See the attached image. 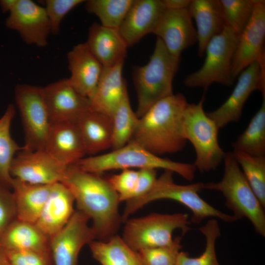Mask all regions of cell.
<instances>
[{
    "label": "cell",
    "instance_id": "6da1fadb",
    "mask_svg": "<svg viewBox=\"0 0 265 265\" xmlns=\"http://www.w3.org/2000/svg\"><path fill=\"white\" fill-rule=\"evenodd\" d=\"M62 183L74 196L77 210L92 220L98 240L105 241L116 235L123 222L118 210V194L100 174L68 166Z\"/></svg>",
    "mask_w": 265,
    "mask_h": 265
},
{
    "label": "cell",
    "instance_id": "7a4b0ae2",
    "mask_svg": "<svg viewBox=\"0 0 265 265\" xmlns=\"http://www.w3.org/2000/svg\"><path fill=\"white\" fill-rule=\"evenodd\" d=\"M188 104L181 93L156 102L139 118L129 142L159 156L181 151L187 141L183 124Z\"/></svg>",
    "mask_w": 265,
    "mask_h": 265
},
{
    "label": "cell",
    "instance_id": "3957f363",
    "mask_svg": "<svg viewBox=\"0 0 265 265\" xmlns=\"http://www.w3.org/2000/svg\"><path fill=\"white\" fill-rule=\"evenodd\" d=\"M173 174L171 171L164 170L146 193L126 201L122 215L123 222L146 204L161 199L174 200L188 208L192 212L191 221L194 224H200L203 219L208 217L218 218L227 223L238 220L233 215L225 213L215 208L199 196L198 193L204 189V183L179 185L174 182Z\"/></svg>",
    "mask_w": 265,
    "mask_h": 265
},
{
    "label": "cell",
    "instance_id": "277c9868",
    "mask_svg": "<svg viewBox=\"0 0 265 265\" xmlns=\"http://www.w3.org/2000/svg\"><path fill=\"white\" fill-rule=\"evenodd\" d=\"M179 62L180 59L172 56L157 38L149 62L133 68L132 78L138 101L135 113L139 118L156 102L173 94V81Z\"/></svg>",
    "mask_w": 265,
    "mask_h": 265
},
{
    "label": "cell",
    "instance_id": "5b68a950",
    "mask_svg": "<svg viewBox=\"0 0 265 265\" xmlns=\"http://www.w3.org/2000/svg\"><path fill=\"white\" fill-rule=\"evenodd\" d=\"M74 165L83 171L99 174L114 169H162L177 173L188 181L193 180L196 170L193 164L161 158L132 142L109 153L83 158Z\"/></svg>",
    "mask_w": 265,
    "mask_h": 265
},
{
    "label": "cell",
    "instance_id": "8992f818",
    "mask_svg": "<svg viewBox=\"0 0 265 265\" xmlns=\"http://www.w3.org/2000/svg\"><path fill=\"white\" fill-rule=\"evenodd\" d=\"M224 173L218 182L204 184V189L218 191L225 205L237 219L247 218L259 235L265 237V208L261 205L243 175L232 152L226 153Z\"/></svg>",
    "mask_w": 265,
    "mask_h": 265
},
{
    "label": "cell",
    "instance_id": "52a82bcc",
    "mask_svg": "<svg viewBox=\"0 0 265 265\" xmlns=\"http://www.w3.org/2000/svg\"><path fill=\"white\" fill-rule=\"evenodd\" d=\"M204 97L197 103L188 104L183 119V133L193 146L196 158L193 163L201 172L215 170L226 153L218 140L219 128L204 109Z\"/></svg>",
    "mask_w": 265,
    "mask_h": 265
},
{
    "label": "cell",
    "instance_id": "ba28073f",
    "mask_svg": "<svg viewBox=\"0 0 265 265\" xmlns=\"http://www.w3.org/2000/svg\"><path fill=\"white\" fill-rule=\"evenodd\" d=\"M122 239L133 250L173 244V233L180 229L183 234L190 230L187 214L153 213L125 221Z\"/></svg>",
    "mask_w": 265,
    "mask_h": 265
},
{
    "label": "cell",
    "instance_id": "9c48e42d",
    "mask_svg": "<svg viewBox=\"0 0 265 265\" xmlns=\"http://www.w3.org/2000/svg\"><path fill=\"white\" fill-rule=\"evenodd\" d=\"M238 38V35L226 26L209 41L205 49L203 65L185 79V85L204 89L213 83L227 86L232 85L234 81L232 75V62Z\"/></svg>",
    "mask_w": 265,
    "mask_h": 265
},
{
    "label": "cell",
    "instance_id": "30bf717a",
    "mask_svg": "<svg viewBox=\"0 0 265 265\" xmlns=\"http://www.w3.org/2000/svg\"><path fill=\"white\" fill-rule=\"evenodd\" d=\"M24 133L22 150L33 151L45 149L52 126L43 87L18 84L14 91Z\"/></svg>",
    "mask_w": 265,
    "mask_h": 265
},
{
    "label": "cell",
    "instance_id": "8fae6325",
    "mask_svg": "<svg viewBox=\"0 0 265 265\" xmlns=\"http://www.w3.org/2000/svg\"><path fill=\"white\" fill-rule=\"evenodd\" d=\"M265 65L254 62L238 76L237 83L225 102L215 110L207 112L219 129L240 119L243 106L252 92L259 90L265 97Z\"/></svg>",
    "mask_w": 265,
    "mask_h": 265
},
{
    "label": "cell",
    "instance_id": "7c38bea8",
    "mask_svg": "<svg viewBox=\"0 0 265 265\" xmlns=\"http://www.w3.org/2000/svg\"><path fill=\"white\" fill-rule=\"evenodd\" d=\"M89 218L75 210L66 225L50 238V249L54 265H78L82 248L96 238L88 225Z\"/></svg>",
    "mask_w": 265,
    "mask_h": 265
},
{
    "label": "cell",
    "instance_id": "4fadbf2b",
    "mask_svg": "<svg viewBox=\"0 0 265 265\" xmlns=\"http://www.w3.org/2000/svg\"><path fill=\"white\" fill-rule=\"evenodd\" d=\"M265 1L256 0L252 16L238 36L232 62L234 80L251 64H265Z\"/></svg>",
    "mask_w": 265,
    "mask_h": 265
},
{
    "label": "cell",
    "instance_id": "5bb4252c",
    "mask_svg": "<svg viewBox=\"0 0 265 265\" xmlns=\"http://www.w3.org/2000/svg\"><path fill=\"white\" fill-rule=\"evenodd\" d=\"M67 167L58 162L45 149L21 150L14 157L10 172L13 178L25 182L52 185L61 182Z\"/></svg>",
    "mask_w": 265,
    "mask_h": 265
},
{
    "label": "cell",
    "instance_id": "9a60e30c",
    "mask_svg": "<svg viewBox=\"0 0 265 265\" xmlns=\"http://www.w3.org/2000/svg\"><path fill=\"white\" fill-rule=\"evenodd\" d=\"M5 20L6 26L17 31L27 44L44 47L51 33L45 7L31 0H17Z\"/></svg>",
    "mask_w": 265,
    "mask_h": 265
},
{
    "label": "cell",
    "instance_id": "2e32d148",
    "mask_svg": "<svg viewBox=\"0 0 265 265\" xmlns=\"http://www.w3.org/2000/svg\"><path fill=\"white\" fill-rule=\"evenodd\" d=\"M44 98L52 124L76 121L90 109V101L77 91L68 79L43 87Z\"/></svg>",
    "mask_w": 265,
    "mask_h": 265
},
{
    "label": "cell",
    "instance_id": "e0dca14e",
    "mask_svg": "<svg viewBox=\"0 0 265 265\" xmlns=\"http://www.w3.org/2000/svg\"><path fill=\"white\" fill-rule=\"evenodd\" d=\"M192 19L187 8H165L153 32L176 58L180 59L184 50L197 42Z\"/></svg>",
    "mask_w": 265,
    "mask_h": 265
},
{
    "label": "cell",
    "instance_id": "ac0fdd59",
    "mask_svg": "<svg viewBox=\"0 0 265 265\" xmlns=\"http://www.w3.org/2000/svg\"><path fill=\"white\" fill-rule=\"evenodd\" d=\"M165 9L161 0H134L118 29L128 47L153 33Z\"/></svg>",
    "mask_w": 265,
    "mask_h": 265
},
{
    "label": "cell",
    "instance_id": "d6986e66",
    "mask_svg": "<svg viewBox=\"0 0 265 265\" xmlns=\"http://www.w3.org/2000/svg\"><path fill=\"white\" fill-rule=\"evenodd\" d=\"M72 86L89 100L93 97L101 76L103 66L89 50L86 44L74 46L67 54Z\"/></svg>",
    "mask_w": 265,
    "mask_h": 265
},
{
    "label": "cell",
    "instance_id": "ffe728a7",
    "mask_svg": "<svg viewBox=\"0 0 265 265\" xmlns=\"http://www.w3.org/2000/svg\"><path fill=\"white\" fill-rule=\"evenodd\" d=\"M45 150L67 167L84 158L86 153L76 122L52 124Z\"/></svg>",
    "mask_w": 265,
    "mask_h": 265
},
{
    "label": "cell",
    "instance_id": "44dd1931",
    "mask_svg": "<svg viewBox=\"0 0 265 265\" xmlns=\"http://www.w3.org/2000/svg\"><path fill=\"white\" fill-rule=\"evenodd\" d=\"M75 199L68 188L60 182L52 185L49 196L36 224L50 238L68 223L75 210Z\"/></svg>",
    "mask_w": 265,
    "mask_h": 265
},
{
    "label": "cell",
    "instance_id": "7402d4cb",
    "mask_svg": "<svg viewBox=\"0 0 265 265\" xmlns=\"http://www.w3.org/2000/svg\"><path fill=\"white\" fill-rule=\"evenodd\" d=\"M85 43L103 67H112L124 62L128 47L118 29L94 23L89 27Z\"/></svg>",
    "mask_w": 265,
    "mask_h": 265
},
{
    "label": "cell",
    "instance_id": "603a6c76",
    "mask_svg": "<svg viewBox=\"0 0 265 265\" xmlns=\"http://www.w3.org/2000/svg\"><path fill=\"white\" fill-rule=\"evenodd\" d=\"M124 63L104 67L95 92L90 100V109L111 118L117 106L128 93L122 75Z\"/></svg>",
    "mask_w": 265,
    "mask_h": 265
},
{
    "label": "cell",
    "instance_id": "cb8c5ba5",
    "mask_svg": "<svg viewBox=\"0 0 265 265\" xmlns=\"http://www.w3.org/2000/svg\"><path fill=\"white\" fill-rule=\"evenodd\" d=\"M188 10L196 25L198 54L202 57L209 41L226 26L218 0H191Z\"/></svg>",
    "mask_w": 265,
    "mask_h": 265
},
{
    "label": "cell",
    "instance_id": "d4e9b609",
    "mask_svg": "<svg viewBox=\"0 0 265 265\" xmlns=\"http://www.w3.org/2000/svg\"><path fill=\"white\" fill-rule=\"evenodd\" d=\"M0 246L5 251L28 250L51 253L50 237L35 223L17 219L2 235Z\"/></svg>",
    "mask_w": 265,
    "mask_h": 265
},
{
    "label": "cell",
    "instance_id": "484cf974",
    "mask_svg": "<svg viewBox=\"0 0 265 265\" xmlns=\"http://www.w3.org/2000/svg\"><path fill=\"white\" fill-rule=\"evenodd\" d=\"M76 122L86 154L95 155L111 148L112 124L109 116L90 109Z\"/></svg>",
    "mask_w": 265,
    "mask_h": 265
},
{
    "label": "cell",
    "instance_id": "4316f807",
    "mask_svg": "<svg viewBox=\"0 0 265 265\" xmlns=\"http://www.w3.org/2000/svg\"><path fill=\"white\" fill-rule=\"evenodd\" d=\"M52 185L32 184L13 178L11 189L17 219L36 223L49 196Z\"/></svg>",
    "mask_w": 265,
    "mask_h": 265
},
{
    "label": "cell",
    "instance_id": "83f0119b",
    "mask_svg": "<svg viewBox=\"0 0 265 265\" xmlns=\"http://www.w3.org/2000/svg\"><path fill=\"white\" fill-rule=\"evenodd\" d=\"M88 244L93 257L101 265H142L137 252L117 235L106 241L94 240Z\"/></svg>",
    "mask_w": 265,
    "mask_h": 265
},
{
    "label": "cell",
    "instance_id": "f1b7e54d",
    "mask_svg": "<svg viewBox=\"0 0 265 265\" xmlns=\"http://www.w3.org/2000/svg\"><path fill=\"white\" fill-rule=\"evenodd\" d=\"M16 113L13 104H9L0 118V183L11 189L13 178L10 170L13 160L22 147L12 138L10 129Z\"/></svg>",
    "mask_w": 265,
    "mask_h": 265
},
{
    "label": "cell",
    "instance_id": "f546056e",
    "mask_svg": "<svg viewBox=\"0 0 265 265\" xmlns=\"http://www.w3.org/2000/svg\"><path fill=\"white\" fill-rule=\"evenodd\" d=\"M234 150L265 156V98L248 126L232 144Z\"/></svg>",
    "mask_w": 265,
    "mask_h": 265
},
{
    "label": "cell",
    "instance_id": "4dcf8cb0",
    "mask_svg": "<svg viewBox=\"0 0 265 265\" xmlns=\"http://www.w3.org/2000/svg\"><path fill=\"white\" fill-rule=\"evenodd\" d=\"M112 124V150L120 148L131 140L139 118L131 106L127 93L117 106L111 117Z\"/></svg>",
    "mask_w": 265,
    "mask_h": 265
},
{
    "label": "cell",
    "instance_id": "1f68e13d",
    "mask_svg": "<svg viewBox=\"0 0 265 265\" xmlns=\"http://www.w3.org/2000/svg\"><path fill=\"white\" fill-rule=\"evenodd\" d=\"M134 0H89L86 11L96 15L102 26L118 29Z\"/></svg>",
    "mask_w": 265,
    "mask_h": 265
},
{
    "label": "cell",
    "instance_id": "d6a6232c",
    "mask_svg": "<svg viewBox=\"0 0 265 265\" xmlns=\"http://www.w3.org/2000/svg\"><path fill=\"white\" fill-rule=\"evenodd\" d=\"M233 154L243 175L265 208V156H255L240 151Z\"/></svg>",
    "mask_w": 265,
    "mask_h": 265
},
{
    "label": "cell",
    "instance_id": "836d02e7",
    "mask_svg": "<svg viewBox=\"0 0 265 265\" xmlns=\"http://www.w3.org/2000/svg\"><path fill=\"white\" fill-rule=\"evenodd\" d=\"M205 237L206 246L199 257L191 258L188 254L180 251L177 256L175 265H220L216 253V242L221 235L218 221L212 218L199 228Z\"/></svg>",
    "mask_w": 265,
    "mask_h": 265
},
{
    "label": "cell",
    "instance_id": "e575fe53",
    "mask_svg": "<svg viewBox=\"0 0 265 265\" xmlns=\"http://www.w3.org/2000/svg\"><path fill=\"white\" fill-rule=\"evenodd\" d=\"M256 0H218L225 25L238 36L248 23Z\"/></svg>",
    "mask_w": 265,
    "mask_h": 265
},
{
    "label": "cell",
    "instance_id": "d590c367",
    "mask_svg": "<svg viewBox=\"0 0 265 265\" xmlns=\"http://www.w3.org/2000/svg\"><path fill=\"white\" fill-rule=\"evenodd\" d=\"M181 237L174 238L172 244L145 248L137 252L142 265H174L182 247Z\"/></svg>",
    "mask_w": 265,
    "mask_h": 265
},
{
    "label": "cell",
    "instance_id": "8d00e7d4",
    "mask_svg": "<svg viewBox=\"0 0 265 265\" xmlns=\"http://www.w3.org/2000/svg\"><path fill=\"white\" fill-rule=\"evenodd\" d=\"M84 1L83 0H46L45 8L50 21L51 33L58 34L64 17L71 10Z\"/></svg>",
    "mask_w": 265,
    "mask_h": 265
},
{
    "label": "cell",
    "instance_id": "74e56055",
    "mask_svg": "<svg viewBox=\"0 0 265 265\" xmlns=\"http://www.w3.org/2000/svg\"><path fill=\"white\" fill-rule=\"evenodd\" d=\"M5 252L9 265H54L51 253L28 250Z\"/></svg>",
    "mask_w": 265,
    "mask_h": 265
},
{
    "label": "cell",
    "instance_id": "f35d334b",
    "mask_svg": "<svg viewBox=\"0 0 265 265\" xmlns=\"http://www.w3.org/2000/svg\"><path fill=\"white\" fill-rule=\"evenodd\" d=\"M16 219L17 212L12 191L0 183V239Z\"/></svg>",
    "mask_w": 265,
    "mask_h": 265
},
{
    "label": "cell",
    "instance_id": "ab89813d",
    "mask_svg": "<svg viewBox=\"0 0 265 265\" xmlns=\"http://www.w3.org/2000/svg\"><path fill=\"white\" fill-rule=\"evenodd\" d=\"M138 175V171L124 169L107 179L111 186L118 194L120 202L127 201L136 185Z\"/></svg>",
    "mask_w": 265,
    "mask_h": 265
},
{
    "label": "cell",
    "instance_id": "60d3db41",
    "mask_svg": "<svg viewBox=\"0 0 265 265\" xmlns=\"http://www.w3.org/2000/svg\"><path fill=\"white\" fill-rule=\"evenodd\" d=\"M138 171V175L136 185L128 196L126 201L146 193L153 186L157 179L156 169L143 168L139 169Z\"/></svg>",
    "mask_w": 265,
    "mask_h": 265
},
{
    "label": "cell",
    "instance_id": "b9f144b4",
    "mask_svg": "<svg viewBox=\"0 0 265 265\" xmlns=\"http://www.w3.org/2000/svg\"><path fill=\"white\" fill-rule=\"evenodd\" d=\"M167 9H182L188 8L191 0H161Z\"/></svg>",
    "mask_w": 265,
    "mask_h": 265
},
{
    "label": "cell",
    "instance_id": "7bdbcfd3",
    "mask_svg": "<svg viewBox=\"0 0 265 265\" xmlns=\"http://www.w3.org/2000/svg\"><path fill=\"white\" fill-rule=\"evenodd\" d=\"M17 0H0V7L3 13L9 12L14 6Z\"/></svg>",
    "mask_w": 265,
    "mask_h": 265
},
{
    "label": "cell",
    "instance_id": "ee69618b",
    "mask_svg": "<svg viewBox=\"0 0 265 265\" xmlns=\"http://www.w3.org/2000/svg\"><path fill=\"white\" fill-rule=\"evenodd\" d=\"M0 265H9L5 250L0 246Z\"/></svg>",
    "mask_w": 265,
    "mask_h": 265
},
{
    "label": "cell",
    "instance_id": "f6af8a7d",
    "mask_svg": "<svg viewBox=\"0 0 265 265\" xmlns=\"http://www.w3.org/2000/svg\"></svg>",
    "mask_w": 265,
    "mask_h": 265
}]
</instances>
